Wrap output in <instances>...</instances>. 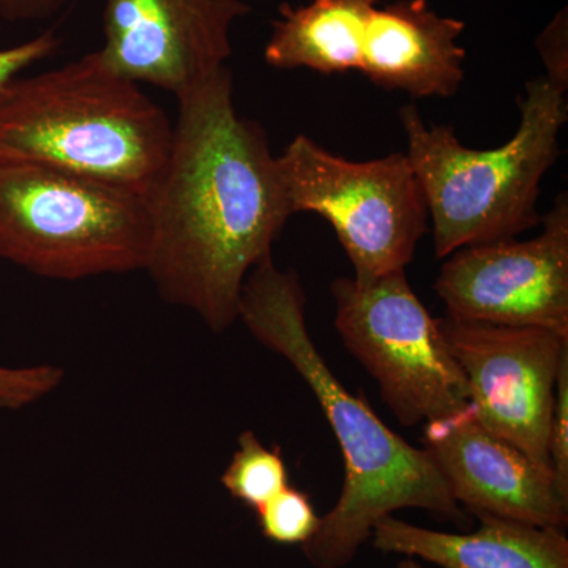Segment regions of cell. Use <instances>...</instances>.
<instances>
[{
  "mask_svg": "<svg viewBox=\"0 0 568 568\" xmlns=\"http://www.w3.org/2000/svg\"><path fill=\"white\" fill-rule=\"evenodd\" d=\"M256 514L261 532L267 540L301 547L315 536L321 519L310 496L291 485Z\"/></svg>",
  "mask_w": 568,
  "mask_h": 568,
  "instance_id": "cell-16",
  "label": "cell"
},
{
  "mask_svg": "<svg viewBox=\"0 0 568 568\" xmlns=\"http://www.w3.org/2000/svg\"><path fill=\"white\" fill-rule=\"evenodd\" d=\"M549 465L556 484L568 496V355L556 383L555 409L549 433Z\"/></svg>",
  "mask_w": 568,
  "mask_h": 568,
  "instance_id": "cell-18",
  "label": "cell"
},
{
  "mask_svg": "<svg viewBox=\"0 0 568 568\" xmlns=\"http://www.w3.org/2000/svg\"><path fill=\"white\" fill-rule=\"evenodd\" d=\"M59 40L54 32H44L36 39L17 47L0 48V84L18 77L22 70L48 58L58 50Z\"/></svg>",
  "mask_w": 568,
  "mask_h": 568,
  "instance_id": "cell-20",
  "label": "cell"
},
{
  "mask_svg": "<svg viewBox=\"0 0 568 568\" xmlns=\"http://www.w3.org/2000/svg\"><path fill=\"white\" fill-rule=\"evenodd\" d=\"M568 22L567 9L556 14L551 24L537 39V50L547 67V81L558 91L566 93L568 88Z\"/></svg>",
  "mask_w": 568,
  "mask_h": 568,
  "instance_id": "cell-19",
  "label": "cell"
},
{
  "mask_svg": "<svg viewBox=\"0 0 568 568\" xmlns=\"http://www.w3.org/2000/svg\"><path fill=\"white\" fill-rule=\"evenodd\" d=\"M530 241L466 246L447 257L435 283L447 316L541 327L568 338V197L559 194Z\"/></svg>",
  "mask_w": 568,
  "mask_h": 568,
  "instance_id": "cell-9",
  "label": "cell"
},
{
  "mask_svg": "<svg viewBox=\"0 0 568 568\" xmlns=\"http://www.w3.org/2000/svg\"><path fill=\"white\" fill-rule=\"evenodd\" d=\"M377 0H312L280 6L265 44V62L275 69H310L338 74L361 71L362 43Z\"/></svg>",
  "mask_w": 568,
  "mask_h": 568,
  "instance_id": "cell-14",
  "label": "cell"
},
{
  "mask_svg": "<svg viewBox=\"0 0 568 568\" xmlns=\"http://www.w3.org/2000/svg\"><path fill=\"white\" fill-rule=\"evenodd\" d=\"M305 305L298 276L280 271L272 256L246 276L239 304V320L254 339L290 362L316 396L345 462L342 495L302 545L305 559L315 568L349 566L376 523L406 508L466 526V511L428 452L388 428L332 372L310 335Z\"/></svg>",
  "mask_w": 568,
  "mask_h": 568,
  "instance_id": "cell-2",
  "label": "cell"
},
{
  "mask_svg": "<svg viewBox=\"0 0 568 568\" xmlns=\"http://www.w3.org/2000/svg\"><path fill=\"white\" fill-rule=\"evenodd\" d=\"M62 381L63 372L58 366H0V409L14 410L31 406L52 394Z\"/></svg>",
  "mask_w": 568,
  "mask_h": 568,
  "instance_id": "cell-17",
  "label": "cell"
},
{
  "mask_svg": "<svg viewBox=\"0 0 568 568\" xmlns=\"http://www.w3.org/2000/svg\"><path fill=\"white\" fill-rule=\"evenodd\" d=\"M71 2L73 0H0V18L9 22L48 20Z\"/></svg>",
  "mask_w": 568,
  "mask_h": 568,
  "instance_id": "cell-21",
  "label": "cell"
},
{
  "mask_svg": "<svg viewBox=\"0 0 568 568\" xmlns=\"http://www.w3.org/2000/svg\"><path fill=\"white\" fill-rule=\"evenodd\" d=\"M466 24L429 9L428 0H398L376 7L362 43L361 71L369 81L414 99L458 92L465 80Z\"/></svg>",
  "mask_w": 568,
  "mask_h": 568,
  "instance_id": "cell-12",
  "label": "cell"
},
{
  "mask_svg": "<svg viewBox=\"0 0 568 568\" xmlns=\"http://www.w3.org/2000/svg\"><path fill=\"white\" fill-rule=\"evenodd\" d=\"M424 448L466 514L566 530L568 496L555 474L478 425L469 406L425 424Z\"/></svg>",
  "mask_w": 568,
  "mask_h": 568,
  "instance_id": "cell-11",
  "label": "cell"
},
{
  "mask_svg": "<svg viewBox=\"0 0 568 568\" xmlns=\"http://www.w3.org/2000/svg\"><path fill=\"white\" fill-rule=\"evenodd\" d=\"M437 323L465 375L478 425L551 470L549 433L568 338L541 327L450 316L437 317Z\"/></svg>",
  "mask_w": 568,
  "mask_h": 568,
  "instance_id": "cell-8",
  "label": "cell"
},
{
  "mask_svg": "<svg viewBox=\"0 0 568 568\" xmlns=\"http://www.w3.org/2000/svg\"><path fill=\"white\" fill-rule=\"evenodd\" d=\"M331 293L343 345L376 381L399 424H428L469 406L465 375L406 271L366 284L339 276Z\"/></svg>",
  "mask_w": 568,
  "mask_h": 568,
  "instance_id": "cell-7",
  "label": "cell"
},
{
  "mask_svg": "<svg viewBox=\"0 0 568 568\" xmlns=\"http://www.w3.org/2000/svg\"><path fill=\"white\" fill-rule=\"evenodd\" d=\"M291 213L312 212L334 227L366 284L405 271L428 233V209L406 153L351 162L304 134L276 156Z\"/></svg>",
  "mask_w": 568,
  "mask_h": 568,
  "instance_id": "cell-6",
  "label": "cell"
},
{
  "mask_svg": "<svg viewBox=\"0 0 568 568\" xmlns=\"http://www.w3.org/2000/svg\"><path fill=\"white\" fill-rule=\"evenodd\" d=\"M148 201L114 183L0 151V257L41 278L141 271Z\"/></svg>",
  "mask_w": 568,
  "mask_h": 568,
  "instance_id": "cell-5",
  "label": "cell"
},
{
  "mask_svg": "<svg viewBox=\"0 0 568 568\" xmlns=\"http://www.w3.org/2000/svg\"><path fill=\"white\" fill-rule=\"evenodd\" d=\"M517 133L500 148L477 151L450 125H428L414 104L399 110L406 156L433 222L436 257L466 246L511 241L541 223V181L559 159L566 93L537 78L519 97Z\"/></svg>",
  "mask_w": 568,
  "mask_h": 568,
  "instance_id": "cell-4",
  "label": "cell"
},
{
  "mask_svg": "<svg viewBox=\"0 0 568 568\" xmlns=\"http://www.w3.org/2000/svg\"><path fill=\"white\" fill-rule=\"evenodd\" d=\"M173 122L160 104L89 52L0 84V151L31 156L148 196Z\"/></svg>",
  "mask_w": 568,
  "mask_h": 568,
  "instance_id": "cell-3",
  "label": "cell"
},
{
  "mask_svg": "<svg viewBox=\"0 0 568 568\" xmlns=\"http://www.w3.org/2000/svg\"><path fill=\"white\" fill-rule=\"evenodd\" d=\"M237 443L220 480L235 500L256 511L290 487V473L278 448L265 447L250 429L241 433Z\"/></svg>",
  "mask_w": 568,
  "mask_h": 568,
  "instance_id": "cell-15",
  "label": "cell"
},
{
  "mask_svg": "<svg viewBox=\"0 0 568 568\" xmlns=\"http://www.w3.org/2000/svg\"><path fill=\"white\" fill-rule=\"evenodd\" d=\"M395 568H425L422 566L420 560L413 558H403L396 564Z\"/></svg>",
  "mask_w": 568,
  "mask_h": 568,
  "instance_id": "cell-22",
  "label": "cell"
},
{
  "mask_svg": "<svg viewBox=\"0 0 568 568\" xmlns=\"http://www.w3.org/2000/svg\"><path fill=\"white\" fill-rule=\"evenodd\" d=\"M175 99L170 155L145 196L144 271L164 301L223 334L239 321L246 276L272 256L293 213L267 134L235 111L227 67Z\"/></svg>",
  "mask_w": 568,
  "mask_h": 568,
  "instance_id": "cell-1",
  "label": "cell"
},
{
  "mask_svg": "<svg viewBox=\"0 0 568 568\" xmlns=\"http://www.w3.org/2000/svg\"><path fill=\"white\" fill-rule=\"evenodd\" d=\"M250 11L242 0H106L99 52L126 80L178 97L226 67L231 28Z\"/></svg>",
  "mask_w": 568,
  "mask_h": 568,
  "instance_id": "cell-10",
  "label": "cell"
},
{
  "mask_svg": "<svg viewBox=\"0 0 568 568\" xmlns=\"http://www.w3.org/2000/svg\"><path fill=\"white\" fill-rule=\"evenodd\" d=\"M477 518V530L455 534L422 528L388 515L376 523L369 541L377 551L440 568H568L564 529L493 515Z\"/></svg>",
  "mask_w": 568,
  "mask_h": 568,
  "instance_id": "cell-13",
  "label": "cell"
}]
</instances>
